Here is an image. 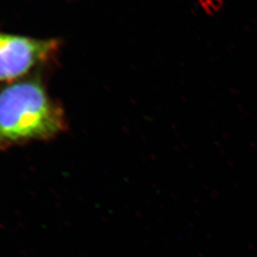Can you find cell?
Returning <instances> with one entry per match:
<instances>
[{"label": "cell", "mask_w": 257, "mask_h": 257, "mask_svg": "<svg viewBox=\"0 0 257 257\" xmlns=\"http://www.w3.org/2000/svg\"><path fill=\"white\" fill-rule=\"evenodd\" d=\"M66 117L38 79L0 92V151L31 141H44L66 130Z\"/></svg>", "instance_id": "cell-1"}, {"label": "cell", "mask_w": 257, "mask_h": 257, "mask_svg": "<svg viewBox=\"0 0 257 257\" xmlns=\"http://www.w3.org/2000/svg\"><path fill=\"white\" fill-rule=\"evenodd\" d=\"M56 40H39L0 33V81L17 79L51 56Z\"/></svg>", "instance_id": "cell-2"}]
</instances>
